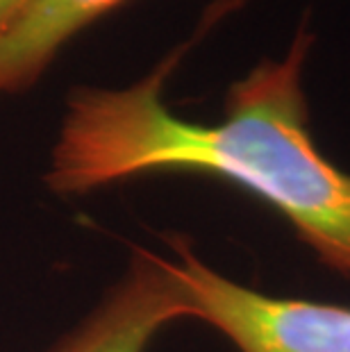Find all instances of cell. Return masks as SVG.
<instances>
[{"mask_svg":"<svg viewBox=\"0 0 350 352\" xmlns=\"http://www.w3.org/2000/svg\"><path fill=\"white\" fill-rule=\"evenodd\" d=\"M32 3V0H0V34L21 16V12Z\"/></svg>","mask_w":350,"mask_h":352,"instance_id":"obj_5","label":"cell"},{"mask_svg":"<svg viewBox=\"0 0 350 352\" xmlns=\"http://www.w3.org/2000/svg\"><path fill=\"white\" fill-rule=\"evenodd\" d=\"M182 318H193V309L173 259L132 248L105 298L50 352H146L162 327Z\"/></svg>","mask_w":350,"mask_h":352,"instance_id":"obj_3","label":"cell"},{"mask_svg":"<svg viewBox=\"0 0 350 352\" xmlns=\"http://www.w3.org/2000/svg\"><path fill=\"white\" fill-rule=\"evenodd\" d=\"M237 5L212 3L191 39L132 85L71 89L43 182L73 198L146 175L223 179L278 212L325 268L350 280V173L311 137L303 73L316 36L307 21L285 55L262 59L230 85L221 121L193 123L164 102L187 50Z\"/></svg>","mask_w":350,"mask_h":352,"instance_id":"obj_1","label":"cell"},{"mask_svg":"<svg viewBox=\"0 0 350 352\" xmlns=\"http://www.w3.org/2000/svg\"><path fill=\"white\" fill-rule=\"evenodd\" d=\"M128 0H32L0 34V98L32 89L69 41Z\"/></svg>","mask_w":350,"mask_h":352,"instance_id":"obj_4","label":"cell"},{"mask_svg":"<svg viewBox=\"0 0 350 352\" xmlns=\"http://www.w3.org/2000/svg\"><path fill=\"white\" fill-rule=\"evenodd\" d=\"M166 243L193 318L239 352H350V307L262 294L214 271L182 234Z\"/></svg>","mask_w":350,"mask_h":352,"instance_id":"obj_2","label":"cell"}]
</instances>
